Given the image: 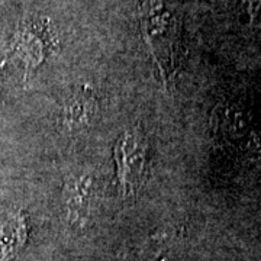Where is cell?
<instances>
[{
	"instance_id": "cell-3",
	"label": "cell",
	"mask_w": 261,
	"mask_h": 261,
	"mask_svg": "<svg viewBox=\"0 0 261 261\" xmlns=\"http://www.w3.org/2000/svg\"><path fill=\"white\" fill-rule=\"evenodd\" d=\"M216 130L225 144L244 154L261 152V134L251 116L237 105H225L218 111Z\"/></svg>"
},
{
	"instance_id": "cell-9",
	"label": "cell",
	"mask_w": 261,
	"mask_h": 261,
	"mask_svg": "<svg viewBox=\"0 0 261 261\" xmlns=\"http://www.w3.org/2000/svg\"><path fill=\"white\" fill-rule=\"evenodd\" d=\"M5 63H6V61H3V63H2V64H0V68H2V67H3V65H5Z\"/></svg>"
},
{
	"instance_id": "cell-6",
	"label": "cell",
	"mask_w": 261,
	"mask_h": 261,
	"mask_svg": "<svg viewBox=\"0 0 261 261\" xmlns=\"http://www.w3.org/2000/svg\"><path fill=\"white\" fill-rule=\"evenodd\" d=\"M96 112V94L89 86H83L67 99L63 109V126L71 132L80 130L93 121Z\"/></svg>"
},
{
	"instance_id": "cell-7",
	"label": "cell",
	"mask_w": 261,
	"mask_h": 261,
	"mask_svg": "<svg viewBox=\"0 0 261 261\" xmlns=\"http://www.w3.org/2000/svg\"><path fill=\"white\" fill-rule=\"evenodd\" d=\"M28 240V224L22 211L8 215L0 224V261H12Z\"/></svg>"
},
{
	"instance_id": "cell-2",
	"label": "cell",
	"mask_w": 261,
	"mask_h": 261,
	"mask_svg": "<svg viewBox=\"0 0 261 261\" xmlns=\"http://www.w3.org/2000/svg\"><path fill=\"white\" fill-rule=\"evenodd\" d=\"M113 157L123 199H135L144 186L148 160V142L140 126L125 130L118 138Z\"/></svg>"
},
{
	"instance_id": "cell-1",
	"label": "cell",
	"mask_w": 261,
	"mask_h": 261,
	"mask_svg": "<svg viewBox=\"0 0 261 261\" xmlns=\"http://www.w3.org/2000/svg\"><path fill=\"white\" fill-rule=\"evenodd\" d=\"M142 39L167 87L185 60L181 22L170 0H142L138 9Z\"/></svg>"
},
{
	"instance_id": "cell-8",
	"label": "cell",
	"mask_w": 261,
	"mask_h": 261,
	"mask_svg": "<svg viewBox=\"0 0 261 261\" xmlns=\"http://www.w3.org/2000/svg\"><path fill=\"white\" fill-rule=\"evenodd\" d=\"M251 19H254L261 10V0H243Z\"/></svg>"
},
{
	"instance_id": "cell-5",
	"label": "cell",
	"mask_w": 261,
	"mask_h": 261,
	"mask_svg": "<svg viewBox=\"0 0 261 261\" xmlns=\"http://www.w3.org/2000/svg\"><path fill=\"white\" fill-rule=\"evenodd\" d=\"M94 185L92 176L71 177L64 186L67 214L71 224H82L89 218L93 202Z\"/></svg>"
},
{
	"instance_id": "cell-4",
	"label": "cell",
	"mask_w": 261,
	"mask_h": 261,
	"mask_svg": "<svg viewBox=\"0 0 261 261\" xmlns=\"http://www.w3.org/2000/svg\"><path fill=\"white\" fill-rule=\"evenodd\" d=\"M49 51V35L45 25L23 18L19 22L10 42L9 56L22 61L25 68V82L29 74L41 64Z\"/></svg>"
}]
</instances>
